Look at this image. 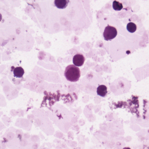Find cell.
Here are the masks:
<instances>
[{
	"instance_id": "52a82bcc",
	"label": "cell",
	"mask_w": 149,
	"mask_h": 149,
	"mask_svg": "<svg viewBox=\"0 0 149 149\" xmlns=\"http://www.w3.org/2000/svg\"><path fill=\"white\" fill-rule=\"evenodd\" d=\"M127 30L130 33H134L136 29V26L134 23H129L127 26Z\"/></svg>"
},
{
	"instance_id": "7a4b0ae2",
	"label": "cell",
	"mask_w": 149,
	"mask_h": 149,
	"mask_svg": "<svg viewBox=\"0 0 149 149\" xmlns=\"http://www.w3.org/2000/svg\"><path fill=\"white\" fill-rule=\"evenodd\" d=\"M10 79L13 83L19 84L20 80L23 78L24 71L23 68L21 66L16 67H11L10 72Z\"/></svg>"
},
{
	"instance_id": "ba28073f",
	"label": "cell",
	"mask_w": 149,
	"mask_h": 149,
	"mask_svg": "<svg viewBox=\"0 0 149 149\" xmlns=\"http://www.w3.org/2000/svg\"><path fill=\"white\" fill-rule=\"evenodd\" d=\"M113 7L116 10H120L123 8L122 4L118 1H114L113 2Z\"/></svg>"
},
{
	"instance_id": "30bf717a",
	"label": "cell",
	"mask_w": 149,
	"mask_h": 149,
	"mask_svg": "<svg viewBox=\"0 0 149 149\" xmlns=\"http://www.w3.org/2000/svg\"><path fill=\"white\" fill-rule=\"evenodd\" d=\"M123 149H131L130 148L127 147H125Z\"/></svg>"
},
{
	"instance_id": "5b68a950",
	"label": "cell",
	"mask_w": 149,
	"mask_h": 149,
	"mask_svg": "<svg viewBox=\"0 0 149 149\" xmlns=\"http://www.w3.org/2000/svg\"><path fill=\"white\" fill-rule=\"evenodd\" d=\"M69 2V0H55L54 1V3L58 8L63 9L67 7Z\"/></svg>"
},
{
	"instance_id": "277c9868",
	"label": "cell",
	"mask_w": 149,
	"mask_h": 149,
	"mask_svg": "<svg viewBox=\"0 0 149 149\" xmlns=\"http://www.w3.org/2000/svg\"><path fill=\"white\" fill-rule=\"evenodd\" d=\"M85 58L81 54L77 53L75 54L73 58V63L76 66H82L85 61Z\"/></svg>"
},
{
	"instance_id": "9c48e42d",
	"label": "cell",
	"mask_w": 149,
	"mask_h": 149,
	"mask_svg": "<svg viewBox=\"0 0 149 149\" xmlns=\"http://www.w3.org/2000/svg\"><path fill=\"white\" fill-rule=\"evenodd\" d=\"M2 19V16L1 14L0 13V22L1 21Z\"/></svg>"
},
{
	"instance_id": "6da1fadb",
	"label": "cell",
	"mask_w": 149,
	"mask_h": 149,
	"mask_svg": "<svg viewBox=\"0 0 149 149\" xmlns=\"http://www.w3.org/2000/svg\"><path fill=\"white\" fill-rule=\"evenodd\" d=\"M80 75L79 69L73 65H69L65 68L64 75L68 81L72 82L77 81L79 80Z\"/></svg>"
},
{
	"instance_id": "8992f818",
	"label": "cell",
	"mask_w": 149,
	"mask_h": 149,
	"mask_svg": "<svg viewBox=\"0 0 149 149\" xmlns=\"http://www.w3.org/2000/svg\"><path fill=\"white\" fill-rule=\"evenodd\" d=\"M97 92L98 95L104 97L106 96L107 92V87L105 85H100L97 88Z\"/></svg>"
},
{
	"instance_id": "3957f363",
	"label": "cell",
	"mask_w": 149,
	"mask_h": 149,
	"mask_svg": "<svg viewBox=\"0 0 149 149\" xmlns=\"http://www.w3.org/2000/svg\"><path fill=\"white\" fill-rule=\"evenodd\" d=\"M117 34V31L115 27L108 25L106 27L103 34L104 39L108 40L115 38Z\"/></svg>"
}]
</instances>
